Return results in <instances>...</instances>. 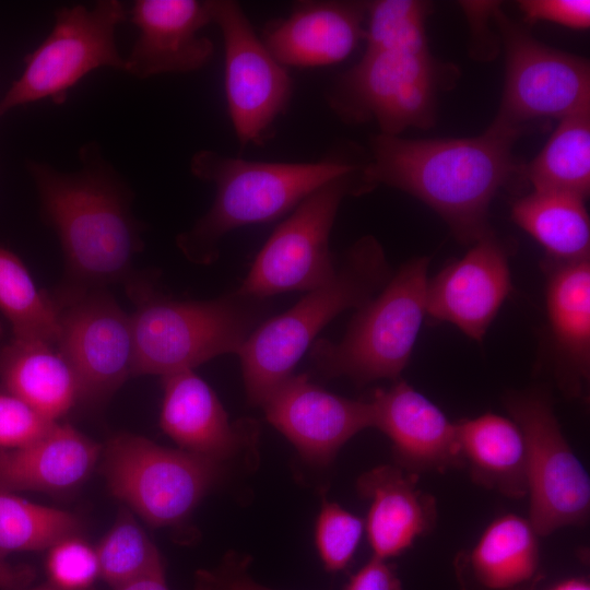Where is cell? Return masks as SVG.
I'll use <instances>...</instances> for the list:
<instances>
[{"label":"cell","instance_id":"d590c367","mask_svg":"<svg viewBox=\"0 0 590 590\" xmlns=\"http://www.w3.org/2000/svg\"><path fill=\"white\" fill-rule=\"evenodd\" d=\"M518 5L531 23L547 21L577 30L590 26L589 0H522Z\"/></svg>","mask_w":590,"mask_h":590},{"label":"cell","instance_id":"5bb4252c","mask_svg":"<svg viewBox=\"0 0 590 590\" xmlns=\"http://www.w3.org/2000/svg\"><path fill=\"white\" fill-rule=\"evenodd\" d=\"M57 304L61 321L57 349L75 376L79 400L101 402L132 376L131 317L105 288L85 291Z\"/></svg>","mask_w":590,"mask_h":590},{"label":"cell","instance_id":"ab89813d","mask_svg":"<svg viewBox=\"0 0 590 590\" xmlns=\"http://www.w3.org/2000/svg\"><path fill=\"white\" fill-rule=\"evenodd\" d=\"M114 590H168L164 570L153 571L120 585Z\"/></svg>","mask_w":590,"mask_h":590},{"label":"cell","instance_id":"7402d4cb","mask_svg":"<svg viewBox=\"0 0 590 590\" xmlns=\"http://www.w3.org/2000/svg\"><path fill=\"white\" fill-rule=\"evenodd\" d=\"M539 535L529 519L505 514L453 560L460 590H534L543 578Z\"/></svg>","mask_w":590,"mask_h":590},{"label":"cell","instance_id":"52a82bcc","mask_svg":"<svg viewBox=\"0 0 590 590\" xmlns=\"http://www.w3.org/2000/svg\"><path fill=\"white\" fill-rule=\"evenodd\" d=\"M127 16L126 5L118 0L59 9L51 31L26 56L21 75L0 99V117L44 99L63 103L68 92L98 68L123 70L115 32Z\"/></svg>","mask_w":590,"mask_h":590},{"label":"cell","instance_id":"cb8c5ba5","mask_svg":"<svg viewBox=\"0 0 590 590\" xmlns=\"http://www.w3.org/2000/svg\"><path fill=\"white\" fill-rule=\"evenodd\" d=\"M456 425L461 464L473 482L510 498L528 496L527 447L512 420L485 413Z\"/></svg>","mask_w":590,"mask_h":590},{"label":"cell","instance_id":"e575fe53","mask_svg":"<svg viewBox=\"0 0 590 590\" xmlns=\"http://www.w3.org/2000/svg\"><path fill=\"white\" fill-rule=\"evenodd\" d=\"M54 423L21 399L0 393V450L31 445L43 437Z\"/></svg>","mask_w":590,"mask_h":590},{"label":"cell","instance_id":"44dd1931","mask_svg":"<svg viewBox=\"0 0 590 590\" xmlns=\"http://www.w3.org/2000/svg\"><path fill=\"white\" fill-rule=\"evenodd\" d=\"M418 474L384 464L363 473L356 482L370 500L366 531L374 556L388 559L408 550L416 538L437 523V503L417 486Z\"/></svg>","mask_w":590,"mask_h":590},{"label":"cell","instance_id":"60d3db41","mask_svg":"<svg viewBox=\"0 0 590 590\" xmlns=\"http://www.w3.org/2000/svg\"><path fill=\"white\" fill-rule=\"evenodd\" d=\"M545 590H590V585L583 577H571L562 580Z\"/></svg>","mask_w":590,"mask_h":590},{"label":"cell","instance_id":"9a60e30c","mask_svg":"<svg viewBox=\"0 0 590 590\" xmlns=\"http://www.w3.org/2000/svg\"><path fill=\"white\" fill-rule=\"evenodd\" d=\"M267 421L281 432L300 456L328 465L340 448L361 430L374 427L370 401L343 398L312 384L305 374H292L264 400Z\"/></svg>","mask_w":590,"mask_h":590},{"label":"cell","instance_id":"74e56055","mask_svg":"<svg viewBox=\"0 0 590 590\" xmlns=\"http://www.w3.org/2000/svg\"><path fill=\"white\" fill-rule=\"evenodd\" d=\"M345 590H402L396 568L386 559L373 557L347 582Z\"/></svg>","mask_w":590,"mask_h":590},{"label":"cell","instance_id":"d6a6232c","mask_svg":"<svg viewBox=\"0 0 590 590\" xmlns=\"http://www.w3.org/2000/svg\"><path fill=\"white\" fill-rule=\"evenodd\" d=\"M364 522L335 503L323 502L316 522V546L329 571L346 567L359 543Z\"/></svg>","mask_w":590,"mask_h":590},{"label":"cell","instance_id":"484cf974","mask_svg":"<svg viewBox=\"0 0 590 590\" xmlns=\"http://www.w3.org/2000/svg\"><path fill=\"white\" fill-rule=\"evenodd\" d=\"M511 215L545 249L552 263L589 259L590 222L585 199L533 190L514 204Z\"/></svg>","mask_w":590,"mask_h":590},{"label":"cell","instance_id":"7c38bea8","mask_svg":"<svg viewBox=\"0 0 590 590\" xmlns=\"http://www.w3.org/2000/svg\"><path fill=\"white\" fill-rule=\"evenodd\" d=\"M491 14L506 57L504 94L494 121L522 131L529 120H560L590 110V67L586 59L538 42L496 3Z\"/></svg>","mask_w":590,"mask_h":590},{"label":"cell","instance_id":"7a4b0ae2","mask_svg":"<svg viewBox=\"0 0 590 590\" xmlns=\"http://www.w3.org/2000/svg\"><path fill=\"white\" fill-rule=\"evenodd\" d=\"M80 160L72 173L30 163L42 216L64 257L59 300L113 283L126 285L135 276L133 259L143 248V225L131 211L133 194L126 181L94 144L81 149Z\"/></svg>","mask_w":590,"mask_h":590},{"label":"cell","instance_id":"6da1fadb","mask_svg":"<svg viewBox=\"0 0 590 590\" xmlns=\"http://www.w3.org/2000/svg\"><path fill=\"white\" fill-rule=\"evenodd\" d=\"M521 131L496 121L477 137L410 140L377 134L359 172L363 193L378 185L402 190L435 210L458 239L474 244L489 232L488 210L517 166Z\"/></svg>","mask_w":590,"mask_h":590},{"label":"cell","instance_id":"83f0119b","mask_svg":"<svg viewBox=\"0 0 590 590\" xmlns=\"http://www.w3.org/2000/svg\"><path fill=\"white\" fill-rule=\"evenodd\" d=\"M524 174L533 190L566 192L586 199L590 191V110L560 119Z\"/></svg>","mask_w":590,"mask_h":590},{"label":"cell","instance_id":"ac0fdd59","mask_svg":"<svg viewBox=\"0 0 590 590\" xmlns=\"http://www.w3.org/2000/svg\"><path fill=\"white\" fill-rule=\"evenodd\" d=\"M369 401L374 427L391 440L398 467L415 474L462 468L456 423L408 382L377 389Z\"/></svg>","mask_w":590,"mask_h":590},{"label":"cell","instance_id":"7bdbcfd3","mask_svg":"<svg viewBox=\"0 0 590 590\" xmlns=\"http://www.w3.org/2000/svg\"><path fill=\"white\" fill-rule=\"evenodd\" d=\"M1 332H2V329H1V323H0V335H1Z\"/></svg>","mask_w":590,"mask_h":590},{"label":"cell","instance_id":"9c48e42d","mask_svg":"<svg viewBox=\"0 0 590 590\" xmlns=\"http://www.w3.org/2000/svg\"><path fill=\"white\" fill-rule=\"evenodd\" d=\"M439 67L429 52L366 50L328 92L330 108L344 121L374 120L381 134L434 123Z\"/></svg>","mask_w":590,"mask_h":590},{"label":"cell","instance_id":"30bf717a","mask_svg":"<svg viewBox=\"0 0 590 590\" xmlns=\"http://www.w3.org/2000/svg\"><path fill=\"white\" fill-rule=\"evenodd\" d=\"M361 168L305 198L274 228L237 291L269 299L286 292H308L330 281L338 266L329 246L331 229L344 197L363 193Z\"/></svg>","mask_w":590,"mask_h":590},{"label":"cell","instance_id":"836d02e7","mask_svg":"<svg viewBox=\"0 0 590 590\" xmlns=\"http://www.w3.org/2000/svg\"><path fill=\"white\" fill-rule=\"evenodd\" d=\"M49 582L64 590H87L99 576L95 548L78 535L49 548L46 559Z\"/></svg>","mask_w":590,"mask_h":590},{"label":"cell","instance_id":"e0dca14e","mask_svg":"<svg viewBox=\"0 0 590 590\" xmlns=\"http://www.w3.org/2000/svg\"><path fill=\"white\" fill-rule=\"evenodd\" d=\"M138 37L125 71L141 79L206 66L214 45L201 30L212 23L210 0H138L128 11Z\"/></svg>","mask_w":590,"mask_h":590},{"label":"cell","instance_id":"1f68e13d","mask_svg":"<svg viewBox=\"0 0 590 590\" xmlns=\"http://www.w3.org/2000/svg\"><path fill=\"white\" fill-rule=\"evenodd\" d=\"M430 4L418 0L365 2L366 50L429 52L425 22Z\"/></svg>","mask_w":590,"mask_h":590},{"label":"cell","instance_id":"ffe728a7","mask_svg":"<svg viewBox=\"0 0 590 590\" xmlns=\"http://www.w3.org/2000/svg\"><path fill=\"white\" fill-rule=\"evenodd\" d=\"M160 424L179 449L222 462L252 436V421L231 422L213 389L193 369L162 376Z\"/></svg>","mask_w":590,"mask_h":590},{"label":"cell","instance_id":"d6986e66","mask_svg":"<svg viewBox=\"0 0 590 590\" xmlns=\"http://www.w3.org/2000/svg\"><path fill=\"white\" fill-rule=\"evenodd\" d=\"M365 2L304 0L267 24L262 42L285 68H315L346 59L365 37Z\"/></svg>","mask_w":590,"mask_h":590},{"label":"cell","instance_id":"2e32d148","mask_svg":"<svg viewBox=\"0 0 590 590\" xmlns=\"http://www.w3.org/2000/svg\"><path fill=\"white\" fill-rule=\"evenodd\" d=\"M510 290L506 250L488 233L461 259L428 280L426 315L481 341Z\"/></svg>","mask_w":590,"mask_h":590},{"label":"cell","instance_id":"603a6c76","mask_svg":"<svg viewBox=\"0 0 590 590\" xmlns=\"http://www.w3.org/2000/svg\"><path fill=\"white\" fill-rule=\"evenodd\" d=\"M102 447L69 424H57L23 448L0 450V488L58 493L87 479Z\"/></svg>","mask_w":590,"mask_h":590},{"label":"cell","instance_id":"b9f144b4","mask_svg":"<svg viewBox=\"0 0 590 590\" xmlns=\"http://www.w3.org/2000/svg\"><path fill=\"white\" fill-rule=\"evenodd\" d=\"M22 590H64V589H61L55 585H52L51 582H47V583H44L42 586H38V587H35V588H31V589H22ZM87 590H92V589H87Z\"/></svg>","mask_w":590,"mask_h":590},{"label":"cell","instance_id":"f35d334b","mask_svg":"<svg viewBox=\"0 0 590 590\" xmlns=\"http://www.w3.org/2000/svg\"><path fill=\"white\" fill-rule=\"evenodd\" d=\"M35 579V570L31 566L11 565L0 557V589L22 590Z\"/></svg>","mask_w":590,"mask_h":590},{"label":"cell","instance_id":"8fae6325","mask_svg":"<svg viewBox=\"0 0 590 590\" xmlns=\"http://www.w3.org/2000/svg\"><path fill=\"white\" fill-rule=\"evenodd\" d=\"M505 405L526 441L529 521L540 536L585 526L590 514V477L567 442L542 390L508 394Z\"/></svg>","mask_w":590,"mask_h":590},{"label":"cell","instance_id":"d4e9b609","mask_svg":"<svg viewBox=\"0 0 590 590\" xmlns=\"http://www.w3.org/2000/svg\"><path fill=\"white\" fill-rule=\"evenodd\" d=\"M0 377L8 392L51 422L79 400L75 376L54 345L13 339L0 351Z\"/></svg>","mask_w":590,"mask_h":590},{"label":"cell","instance_id":"4316f807","mask_svg":"<svg viewBox=\"0 0 590 590\" xmlns=\"http://www.w3.org/2000/svg\"><path fill=\"white\" fill-rule=\"evenodd\" d=\"M546 292L551 330L559 352L577 376L590 367V261L552 263Z\"/></svg>","mask_w":590,"mask_h":590},{"label":"cell","instance_id":"4dcf8cb0","mask_svg":"<svg viewBox=\"0 0 590 590\" xmlns=\"http://www.w3.org/2000/svg\"><path fill=\"white\" fill-rule=\"evenodd\" d=\"M99 577L116 588L140 576L164 570L161 555L128 510H121L95 547Z\"/></svg>","mask_w":590,"mask_h":590},{"label":"cell","instance_id":"4fadbf2b","mask_svg":"<svg viewBox=\"0 0 590 590\" xmlns=\"http://www.w3.org/2000/svg\"><path fill=\"white\" fill-rule=\"evenodd\" d=\"M224 44L228 115L241 146L261 144L292 96V79L257 36L238 2L210 0Z\"/></svg>","mask_w":590,"mask_h":590},{"label":"cell","instance_id":"277c9868","mask_svg":"<svg viewBox=\"0 0 590 590\" xmlns=\"http://www.w3.org/2000/svg\"><path fill=\"white\" fill-rule=\"evenodd\" d=\"M135 305L130 315L134 341L132 376H165L221 355L237 354L264 320L270 302L235 290L209 300H176L151 279L126 284Z\"/></svg>","mask_w":590,"mask_h":590},{"label":"cell","instance_id":"5b68a950","mask_svg":"<svg viewBox=\"0 0 590 590\" xmlns=\"http://www.w3.org/2000/svg\"><path fill=\"white\" fill-rule=\"evenodd\" d=\"M385 250L371 235L356 240L343 255L333 278L306 294L290 309L263 320L237 352L247 401L262 405L337 316L358 309L391 276Z\"/></svg>","mask_w":590,"mask_h":590},{"label":"cell","instance_id":"ba28073f","mask_svg":"<svg viewBox=\"0 0 590 590\" xmlns=\"http://www.w3.org/2000/svg\"><path fill=\"white\" fill-rule=\"evenodd\" d=\"M102 462L110 493L152 527L187 518L221 472V462L128 433L108 440Z\"/></svg>","mask_w":590,"mask_h":590},{"label":"cell","instance_id":"8992f818","mask_svg":"<svg viewBox=\"0 0 590 590\" xmlns=\"http://www.w3.org/2000/svg\"><path fill=\"white\" fill-rule=\"evenodd\" d=\"M429 258L405 262L370 300L357 309L339 342L318 339L309 355L327 378L358 386L399 378L426 315Z\"/></svg>","mask_w":590,"mask_h":590},{"label":"cell","instance_id":"3957f363","mask_svg":"<svg viewBox=\"0 0 590 590\" xmlns=\"http://www.w3.org/2000/svg\"><path fill=\"white\" fill-rule=\"evenodd\" d=\"M189 167L194 177L214 185L215 197L208 212L177 236L176 244L191 262L210 264L229 232L275 221L326 184L362 166L334 155L316 162H264L201 150Z\"/></svg>","mask_w":590,"mask_h":590},{"label":"cell","instance_id":"f546056e","mask_svg":"<svg viewBox=\"0 0 590 590\" xmlns=\"http://www.w3.org/2000/svg\"><path fill=\"white\" fill-rule=\"evenodd\" d=\"M81 529L82 522L74 514L34 504L0 488V557L50 548L78 535Z\"/></svg>","mask_w":590,"mask_h":590},{"label":"cell","instance_id":"8d00e7d4","mask_svg":"<svg viewBox=\"0 0 590 590\" xmlns=\"http://www.w3.org/2000/svg\"><path fill=\"white\" fill-rule=\"evenodd\" d=\"M247 560L232 555L213 571H202L199 575V590H272L248 576Z\"/></svg>","mask_w":590,"mask_h":590},{"label":"cell","instance_id":"f1b7e54d","mask_svg":"<svg viewBox=\"0 0 590 590\" xmlns=\"http://www.w3.org/2000/svg\"><path fill=\"white\" fill-rule=\"evenodd\" d=\"M0 311L8 319L13 339L54 346L60 338V307L35 284L23 261L0 245Z\"/></svg>","mask_w":590,"mask_h":590}]
</instances>
